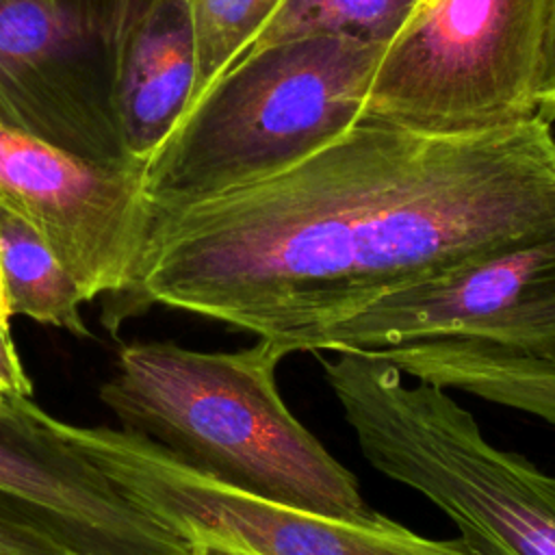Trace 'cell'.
<instances>
[{
  "instance_id": "3",
  "label": "cell",
  "mask_w": 555,
  "mask_h": 555,
  "mask_svg": "<svg viewBox=\"0 0 555 555\" xmlns=\"http://www.w3.org/2000/svg\"><path fill=\"white\" fill-rule=\"evenodd\" d=\"M386 46L301 37L245 50L184 113L143 169L154 208L278 176L362 115Z\"/></svg>"
},
{
  "instance_id": "19",
  "label": "cell",
  "mask_w": 555,
  "mask_h": 555,
  "mask_svg": "<svg viewBox=\"0 0 555 555\" xmlns=\"http://www.w3.org/2000/svg\"><path fill=\"white\" fill-rule=\"evenodd\" d=\"M9 319H11V310H9V301H7L4 284H2V273H0V325L9 327Z\"/></svg>"
},
{
  "instance_id": "2",
  "label": "cell",
  "mask_w": 555,
  "mask_h": 555,
  "mask_svg": "<svg viewBox=\"0 0 555 555\" xmlns=\"http://www.w3.org/2000/svg\"><path fill=\"white\" fill-rule=\"evenodd\" d=\"M284 356L267 340L238 351L128 343L100 399L121 429L232 488L336 518L371 512L356 477L284 403L275 384Z\"/></svg>"
},
{
  "instance_id": "1",
  "label": "cell",
  "mask_w": 555,
  "mask_h": 555,
  "mask_svg": "<svg viewBox=\"0 0 555 555\" xmlns=\"http://www.w3.org/2000/svg\"><path fill=\"white\" fill-rule=\"evenodd\" d=\"M555 232V132L533 119L438 137L358 119L267 180L154 208L137 273L102 314L193 312L314 351L375 299Z\"/></svg>"
},
{
  "instance_id": "15",
  "label": "cell",
  "mask_w": 555,
  "mask_h": 555,
  "mask_svg": "<svg viewBox=\"0 0 555 555\" xmlns=\"http://www.w3.org/2000/svg\"><path fill=\"white\" fill-rule=\"evenodd\" d=\"M0 555H80L43 525L0 507Z\"/></svg>"
},
{
  "instance_id": "6",
  "label": "cell",
  "mask_w": 555,
  "mask_h": 555,
  "mask_svg": "<svg viewBox=\"0 0 555 555\" xmlns=\"http://www.w3.org/2000/svg\"><path fill=\"white\" fill-rule=\"evenodd\" d=\"M7 412L63 447L134 503L180 525L197 542L251 555H481L464 540H429L366 512L325 516L232 488L173 455L163 444L106 425H72L30 397L4 392Z\"/></svg>"
},
{
  "instance_id": "16",
  "label": "cell",
  "mask_w": 555,
  "mask_h": 555,
  "mask_svg": "<svg viewBox=\"0 0 555 555\" xmlns=\"http://www.w3.org/2000/svg\"><path fill=\"white\" fill-rule=\"evenodd\" d=\"M538 115L548 124L555 121V0H548L546 41L538 89Z\"/></svg>"
},
{
  "instance_id": "14",
  "label": "cell",
  "mask_w": 555,
  "mask_h": 555,
  "mask_svg": "<svg viewBox=\"0 0 555 555\" xmlns=\"http://www.w3.org/2000/svg\"><path fill=\"white\" fill-rule=\"evenodd\" d=\"M195 41V85L189 108L264 30L282 0H184ZM186 108V111H189Z\"/></svg>"
},
{
  "instance_id": "11",
  "label": "cell",
  "mask_w": 555,
  "mask_h": 555,
  "mask_svg": "<svg viewBox=\"0 0 555 555\" xmlns=\"http://www.w3.org/2000/svg\"><path fill=\"white\" fill-rule=\"evenodd\" d=\"M195 85V41L184 0H139L121 35L113 113L126 156L147 165L184 117Z\"/></svg>"
},
{
  "instance_id": "4",
  "label": "cell",
  "mask_w": 555,
  "mask_h": 555,
  "mask_svg": "<svg viewBox=\"0 0 555 555\" xmlns=\"http://www.w3.org/2000/svg\"><path fill=\"white\" fill-rule=\"evenodd\" d=\"M364 460L429 499L481 555H555V475L496 449L440 386L371 351L323 360Z\"/></svg>"
},
{
  "instance_id": "9",
  "label": "cell",
  "mask_w": 555,
  "mask_h": 555,
  "mask_svg": "<svg viewBox=\"0 0 555 555\" xmlns=\"http://www.w3.org/2000/svg\"><path fill=\"white\" fill-rule=\"evenodd\" d=\"M0 208L43 238L85 301L128 288L152 219L141 165L91 160L7 126H0Z\"/></svg>"
},
{
  "instance_id": "5",
  "label": "cell",
  "mask_w": 555,
  "mask_h": 555,
  "mask_svg": "<svg viewBox=\"0 0 555 555\" xmlns=\"http://www.w3.org/2000/svg\"><path fill=\"white\" fill-rule=\"evenodd\" d=\"M548 0H421L384 48L360 119L468 137L538 115Z\"/></svg>"
},
{
  "instance_id": "8",
  "label": "cell",
  "mask_w": 555,
  "mask_h": 555,
  "mask_svg": "<svg viewBox=\"0 0 555 555\" xmlns=\"http://www.w3.org/2000/svg\"><path fill=\"white\" fill-rule=\"evenodd\" d=\"M483 340L555 356V232L386 293L327 330L314 351Z\"/></svg>"
},
{
  "instance_id": "12",
  "label": "cell",
  "mask_w": 555,
  "mask_h": 555,
  "mask_svg": "<svg viewBox=\"0 0 555 555\" xmlns=\"http://www.w3.org/2000/svg\"><path fill=\"white\" fill-rule=\"evenodd\" d=\"M0 273L11 314L91 336L82 321L78 284L43 238L22 219L0 208Z\"/></svg>"
},
{
  "instance_id": "17",
  "label": "cell",
  "mask_w": 555,
  "mask_h": 555,
  "mask_svg": "<svg viewBox=\"0 0 555 555\" xmlns=\"http://www.w3.org/2000/svg\"><path fill=\"white\" fill-rule=\"evenodd\" d=\"M0 384L9 395L33 397V384L15 351L9 327L4 325H0Z\"/></svg>"
},
{
  "instance_id": "18",
  "label": "cell",
  "mask_w": 555,
  "mask_h": 555,
  "mask_svg": "<svg viewBox=\"0 0 555 555\" xmlns=\"http://www.w3.org/2000/svg\"><path fill=\"white\" fill-rule=\"evenodd\" d=\"M193 555H251V553L230 548V546H221V544H215V542H197Z\"/></svg>"
},
{
  "instance_id": "20",
  "label": "cell",
  "mask_w": 555,
  "mask_h": 555,
  "mask_svg": "<svg viewBox=\"0 0 555 555\" xmlns=\"http://www.w3.org/2000/svg\"><path fill=\"white\" fill-rule=\"evenodd\" d=\"M2 403H4V388L0 384V418H2Z\"/></svg>"
},
{
  "instance_id": "10",
  "label": "cell",
  "mask_w": 555,
  "mask_h": 555,
  "mask_svg": "<svg viewBox=\"0 0 555 555\" xmlns=\"http://www.w3.org/2000/svg\"><path fill=\"white\" fill-rule=\"evenodd\" d=\"M0 507L63 538L80 555H193L195 540L134 503L95 468L2 410Z\"/></svg>"
},
{
  "instance_id": "7",
  "label": "cell",
  "mask_w": 555,
  "mask_h": 555,
  "mask_svg": "<svg viewBox=\"0 0 555 555\" xmlns=\"http://www.w3.org/2000/svg\"><path fill=\"white\" fill-rule=\"evenodd\" d=\"M137 2L0 0V126L91 160L137 165L113 113L115 59Z\"/></svg>"
},
{
  "instance_id": "13",
  "label": "cell",
  "mask_w": 555,
  "mask_h": 555,
  "mask_svg": "<svg viewBox=\"0 0 555 555\" xmlns=\"http://www.w3.org/2000/svg\"><path fill=\"white\" fill-rule=\"evenodd\" d=\"M418 2L421 0H282L275 15L249 48L301 37H347L388 46Z\"/></svg>"
}]
</instances>
